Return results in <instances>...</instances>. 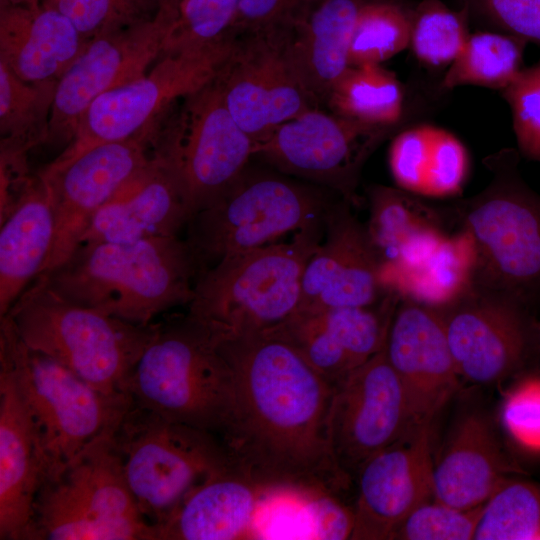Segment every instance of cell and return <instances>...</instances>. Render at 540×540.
I'll return each instance as SVG.
<instances>
[{
    "instance_id": "obj_1",
    "label": "cell",
    "mask_w": 540,
    "mask_h": 540,
    "mask_svg": "<svg viewBox=\"0 0 540 540\" xmlns=\"http://www.w3.org/2000/svg\"><path fill=\"white\" fill-rule=\"evenodd\" d=\"M219 348L233 372L234 408L223 443L236 468L268 491L339 497L350 481L329 444L334 386L271 335Z\"/></svg>"
},
{
    "instance_id": "obj_2",
    "label": "cell",
    "mask_w": 540,
    "mask_h": 540,
    "mask_svg": "<svg viewBox=\"0 0 540 540\" xmlns=\"http://www.w3.org/2000/svg\"><path fill=\"white\" fill-rule=\"evenodd\" d=\"M200 273L187 240L173 236L83 243L36 280L71 302L148 325L171 308L189 305Z\"/></svg>"
},
{
    "instance_id": "obj_3",
    "label": "cell",
    "mask_w": 540,
    "mask_h": 540,
    "mask_svg": "<svg viewBox=\"0 0 540 540\" xmlns=\"http://www.w3.org/2000/svg\"><path fill=\"white\" fill-rule=\"evenodd\" d=\"M320 222L275 242L223 257L197 278L187 314L219 343L263 334L298 309L304 268L320 244Z\"/></svg>"
},
{
    "instance_id": "obj_4",
    "label": "cell",
    "mask_w": 540,
    "mask_h": 540,
    "mask_svg": "<svg viewBox=\"0 0 540 540\" xmlns=\"http://www.w3.org/2000/svg\"><path fill=\"white\" fill-rule=\"evenodd\" d=\"M129 393L137 406L223 442L234 408L233 372L218 339L186 314L158 323Z\"/></svg>"
},
{
    "instance_id": "obj_5",
    "label": "cell",
    "mask_w": 540,
    "mask_h": 540,
    "mask_svg": "<svg viewBox=\"0 0 540 540\" xmlns=\"http://www.w3.org/2000/svg\"><path fill=\"white\" fill-rule=\"evenodd\" d=\"M8 316L22 341L106 396L132 399L130 378L158 323L140 325L71 302L35 280Z\"/></svg>"
},
{
    "instance_id": "obj_6",
    "label": "cell",
    "mask_w": 540,
    "mask_h": 540,
    "mask_svg": "<svg viewBox=\"0 0 540 540\" xmlns=\"http://www.w3.org/2000/svg\"><path fill=\"white\" fill-rule=\"evenodd\" d=\"M518 164L514 149L488 156L489 184L452 210L476 243L474 286L527 304L540 296V195Z\"/></svg>"
},
{
    "instance_id": "obj_7",
    "label": "cell",
    "mask_w": 540,
    "mask_h": 540,
    "mask_svg": "<svg viewBox=\"0 0 540 540\" xmlns=\"http://www.w3.org/2000/svg\"><path fill=\"white\" fill-rule=\"evenodd\" d=\"M0 362L12 373L32 419L44 482L57 479L87 445L116 428L133 403L106 396L62 364L30 349L8 316L0 317Z\"/></svg>"
},
{
    "instance_id": "obj_8",
    "label": "cell",
    "mask_w": 540,
    "mask_h": 540,
    "mask_svg": "<svg viewBox=\"0 0 540 540\" xmlns=\"http://www.w3.org/2000/svg\"><path fill=\"white\" fill-rule=\"evenodd\" d=\"M331 205L319 186L247 167L223 195L193 215L185 239L202 273L225 256L319 223Z\"/></svg>"
},
{
    "instance_id": "obj_9",
    "label": "cell",
    "mask_w": 540,
    "mask_h": 540,
    "mask_svg": "<svg viewBox=\"0 0 540 540\" xmlns=\"http://www.w3.org/2000/svg\"><path fill=\"white\" fill-rule=\"evenodd\" d=\"M116 428L87 445L57 479L41 485L34 508L37 540H155L154 526L127 485Z\"/></svg>"
},
{
    "instance_id": "obj_10",
    "label": "cell",
    "mask_w": 540,
    "mask_h": 540,
    "mask_svg": "<svg viewBox=\"0 0 540 540\" xmlns=\"http://www.w3.org/2000/svg\"><path fill=\"white\" fill-rule=\"evenodd\" d=\"M114 443L138 509L153 526L209 476L236 467L217 436L134 403L117 426Z\"/></svg>"
},
{
    "instance_id": "obj_11",
    "label": "cell",
    "mask_w": 540,
    "mask_h": 540,
    "mask_svg": "<svg viewBox=\"0 0 540 540\" xmlns=\"http://www.w3.org/2000/svg\"><path fill=\"white\" fill-rule=\"evenodd\" d=\"M153 155L177 177L193 215L223 195L254 158L256 143L229 112L212 80L150 124Z\"/></svg>"
},
{
    "instance_id": "obj_12",
    "label": "cell",
    "mask_w": 540,
    "mask_h": 540,
    "mask_svg": "<svg viewBox=\"0 0 540 540\" xmlns=\"http://www.w3.org/2000/svg\"><path fill=\"white\" fill-rule=\"evenodd\" d=\"M235 39L162 53L144 75L97 97L73 140L47 166H62L97 145L138 134L175 101L214 80Z\"/></svg>"
},
{
    "instance_id": "obj_13",
    "label": "cell",
    "mask_w": 540,
    "mask_h": 540,
    "mask_svg": "<svg viewBox=\"0 0 540 540\" xmlns=\"http://www.w3.org/2000/svg\"><path fill=\"white\" fill-rule=\"evenodd\" d=\"M396 126L363 123L309 109L256 145L254 157L284 174L309 180L356 201L361 169Z\"/></svg>"
},
{
    "instance_id": "obj_14",
    "label": "cell",
    "mask_w": 540,
    "mask_h": 540,
    "mask_svg": "<svg viewBox=\"0 0 540 540\" xmlns=\"http://www.w3.org/2000/svg\"><path fill=\"white\" fill-rule=\"evenodd\" d=\"M173 20L159 8L149 20L89 41L58 81L46 144L65 149L97 97L144 75L162 55Z\"/></svg>"
},
{
    "instance_id": "obj_15",
    "label": "cell",
    "mask_w": 540,
    "mask_h": 540,
    "mask_svg": "<svg viewBox=\"0 0 540 540\" xmlns=\"http://www.w3.org/2000/svg\"><path fill=\"white\" fill-rule=\"evenodd\" d=\"M413 425L384 347L334 387L328 434L333 459L351 481L362 465Z\"/></svg>"
},
{
    "instance_id": "obj_16",
    "label": "cell",
    "mask_w": 540,
    "mask_h": 540,
    "mask_svg": "<svg viewBox=\"0 0 540 540\" xmlns=\"http://www.w3.org/2000/svg\"><path fill=\"white\" fill-rule=\"evenodd\" d=\"M152 159L147 126L130 138L97 145L62 166H45L39 172L53 196L55 235L38 278L61 266L72 255L100 208Z\"/></svg>"
},
{
    "instance_id": "obj_17",
    "label": "cell",
    "mask_w": 540,
    "mask_h": 540,
    "mask_svg": "<svg viewBox=\"0 0 540 540\" xmlns=\"http://www.w3.org/2000/svg\"><path fill=\"white\" fill-rule=\"evenodd\" d=\"M215 82L229 112L256 145L279 125L317 108L289 63L276 29L236 35Z\"/></svg>"
},
{
    "instance_id": "obj_18",
    "label": "cell",
    "mask_w": 540,
    "mask_h": 540,
    "mask_svg": "<svg viewBox=\"0 0 540 540\" xmlns=\"http://www.w3.org/2000/svg\"><path fill=\"white\" fill-rule=\"evenodd\" d=\"M525 305L474 286L455 303L438 308L460 377L491 383L522 366L531 344Z\"/></svg>"
},
{
    "instance_id": "obj_19",
    "label": "cell",
    "mask_w": 540,
    "mask_h": 540,
    "mask_svg": "<svg viewBox=\"0 0 540 540\" xmlns=\"http://www.w3.org/2000/svg\"><path fill=\"white\" fill-rule=\"evenodd\" d=\"M432 424L413 425L359 469L350 539H390L412 511L433 500Z\"/></svg>"
},
{
    "instance_id": "obj_20",
    "label": "cell",
    "mask_w": 540,
    "mask_h": 540,
    "mask_svg": "<svg viewBox=\"0 0 540 540\" xmlns=\"http://www.w3.org/2000/svg\"><path fill=\"white\" fill-rule=\"evenodd\" d=\"M385 350L413 423H433L457 391L460 378L440 311L402 299L391 318Z\"/></svg>"
},
{
    "instance_id": "obj_21",
    "label": "cell",
    "mask_w": 540,
    "mask_h": 540,
    "mask_svg": "<svg viewBox=\"0 0 540 540\" xmlns=\"http://www.w3.org/2000/svg\"><path fill=\"white\" fill-rule=\"evenodd\" d=\"M323 222L326 238L304 268L297 311L373 306L385 291L379 279L381 260L366 226L345 200L332 204Z\"/></svg>"
},
{
    "instance_id": "obj_22",
    "label": "cell",
    "mask_w": 540,
    "mask_h": 540,
    "mask_svg": "<svg viewBox=\"0 0 540 540\" xmlns=\"http://www.w3.org/2000/svg\"><path fill=\"white\" fill-rule=\"evenodd\" d=\"M45 480L37 434L9 368L0 362V539L36 540L35 501Z\"/></svg>"
},
{
    "instance_id": "obj_23",
    "label": "cell",
    "mask_w": 540,
    "mask_h": 540,
    "mask_svg": "<svg viewBox=\"0 0 540 540\" xmlns=\"http://www.w3.org/2000/svg\"><path fill=\"white\" fill-rule=\"evenodd\" d=\"M192 217L177 177L153 155L151 163L100 208L80 244L180 236Z\"/></svg>"
},
{
    "instance_id": "obj_24",
    "label": "cell",
    "mask_w": 540,
    "mask_h": 540,
    "mask_svg": "<svg viewBox=\"0 0 540 540\" xmlns=\"http://www.w3.org/2000/svg\"><path fill=\"white\" fill-rule=\"evenodd\" d=\"M364 0H305L275 28L299 81L316 105L349 67L355 22Z\"/></svg>"
},
{
    "instance_id": "obj_25",
    "label": "cell",
    "mask_w": 540,
    "mask_h": 540,
    "mask_svg": "<svg viewBox=\"0 0 540 540\" xmlns=\"http://www.w3.org/2000/svg\"><path fill=\"white\" fill-rule=\"evenodd\" d=\"M272 491L236 467L219 471L193 488L154 526L155 540H233L256 536L255 522Z\"/></svg>"
},
{
    "instance_id": "obj_26",
    "label": "cell",
    "mask_w": 540,
    "mask_h": 540,
    "mask_svg": "<svg viewBox=\"0 0 540 540\" xmlns=\"http://www.w3.org/2000/svg\"><path fill=\"white\" fill-rule=\"evenodd\" d=\"M518 471L487 420L467 415L433 463V500L460 509L483 505Z\"/></svg>"
},
{
    "instance_id": "obj_27",
    "label": "cell",
    "mask_w": 540,
    "mask_h": 540,
    "mask_svg": "<svg viewBox=\"0 0 540 540\" xmlns=\"http://www.w3.org/2000/svg\"><path fill=\"white\" fill-rule=\"evenodd\" d=\"M88 42L53 8L0 4V62L24 81H59Z\"/></svg>"
},
{
    "instance_id": "obj_28",
    "label": "cell",
    "mask_w": 540,
    "mask_h": 540,
    "mask_svg": "<svg viewBox=\"0 0 540 540\" xmlns=\"http://www.w3.org/2000/svg\"><path fill=\"white\" fill-rule=\"evenodd\" d=\"M55 235L54 200L37 173L10 215L0 223V317L41 274Z\"/></svg>"
},
{
    "instance_id": "obj_29",
    "label": "cell",
    "mask_w": 540,
    "mask_h": 540,
    "mask_svg": "<svg viewBox=\"0 0 540 540\" xmlns=\"http://www.w3.org/2000/svg\"><path fill=\"white\" fill-rule=\"evenodd\" d=\"M477 248L463 228L445 236L425 257L413 264L382 263L380 284L386 293L432 308L449 306L474 287Z\"/></svg>"
},
{
    "instance_id": "obj_30",
    "label": "cell",
    "mask_w": 540,
    "mask_h": 540,
    "mask_svg": "<svg viewBox=\"0 0 540 540\" xmlns=\"http://www.w3.org/2000/svg\"><path fill=\"white\" fill-rule=\"evenodd\" d=\"M388 160L396 185L417 196L457 195L469 172V156L463 143L449 131L429 124L398 133Z\"/></svg>"
},
{
    "instance_id": "obj_31",
    "label": "cell",
    "mask_w": 540,
    "mask_h": 540,
    "mask_svg": "<svg viewBox=\"0 0 540 540\" xmlns=\"http://www.w3.org/2000/svg\"><path fill=\"white\" fill-rule=\"evenodd\" d=\"M399 187L373 185L368 190L366 230L381 264H413L446 236L439 211Z\"/></svg>"
},
{
    "instance_id": "obj_32",
    "label": "cell",
    "mask_w": 540,
    "mask_h": 540,
    "mask_svg": "<svg viewBox=\"0 0 540 540\" xmlns=\"http://www.w3.org/2000/svg\"><path fill=\"white\" fill-rule=\"evenodd\" d=\"M57 84L24 81L0 62V156L28 158L47 143Z\"/></svg>"
},
{
    "instance_id": "obj_33",
    "label": "cell",
    "mask_w": 540,
    "mask_h": 540,
    "mask_svg": "<svg viewBox=\"0 0 540 540\" xmlns=\"http://www.w3.org/2000/svg\"><path fill=\"white\" fill-rule=\"evenodd\" d=\"M325 104L348 119L397 126L403 113V91L395 74L381 64L349 66L329 91Z\"/></svg>"
},
{
    "instance_id": "obj_34",
    "label": "cell",
    "mask_w": 540,
    "mask_h": 540,
    "mask_svg": "<svg viewBox=\"0 0 540 540\" xmlns=\"http://www.w3.org/2000/svg\"><path fill=\"white\" fill-rule=\"evenodd\" d=\"M527 42L503 32L470 34L460 54L449 65L441 87L448 90L475 85L503 90L521 71Z\"/></svg>"
},
{
    "instance_id": "obj_35",
    "label": "cell",
    "mask_w": 540,
    "mask_h": 540,
    "mask_svg": "<svg viewBox=\"0 0 540 540\" xmlns=\"http://www.w3.org/2000/svg\"><path fill=\"white\" fill-rule=\"evenodd\" d=\"M414 7L398 0H364L349 50V66L381 64L410 46Z\"/></svg>"
},
{
    "instance_id": "obj_36",
    "label": "cell",
    "mask_w": 540,
    "mask_h": 540,
    "mask_svg": "<svg viewBox=\"0 0 540 540\" xmlns=\"http://www.w3.org/2000/svg\"><path fill=\"white\" fill-rule=\"evenodd\" d=\"M474 539L540 540V484L508 479L484 503Z\"/></svg>"
},
{
    "instance_id": "obj_37",
    "label": "cell",
    "mask_w": 540,
    "mask_h": 540,
    "mask_svg": "<svg viewBox=\"0 0 540 540\" xmlns=\"http://www.w3.org/2000/svg\"><path fill=\"white\" fill-rule=\"evenodd\" d=\"M468 8L453 10L441 0H422L412 18L410 47L417 59L430 66L450 65L468 37Z\"/></svg>"
},
{
    "instance_id": "obj_38",
    "label": "cell",
    "mask_w": 540,
    "mask_h": 540,
    "mask_svg": "<svg viewBox=\"0 0 540 540\" xmlns=\"http://www.w3.org/2000/svg\"><path fill=\"white\" fill-rule=\"evenodd\" d=\"M263 334L287 342L334 387L355 369L345 350L316 311H296Z\"/></svg>"
},
{
    "instance_id": "obj_39",
    "label": "cell",
    "mask_w": 540,
    "mask_h": 540,
    "mask_svg": "<svg viewBox=\"0 0 540 540\" xmlns=\"http://www.w3.org/2000/svg\"><path fill=\"white\" fill-rule=\"evenodd\" d=\"M240 0H181L164 52L201 48L221 42L232 32Z\"/></svg>"
},
{
    "instance_id": "obj_40",
    "label": "cell",
    "mask_w": 540,
    "mask_h": 540,
    "mask_svg": "<svg viewBox=\"0 0 540 540\" xmlns=\"http://www.w3.org/2000/svg\"><path fill=\"white\" fill-rule=\"evenodd\" d=\"M483 505L471 509H460L435 500L426 502L412 511L399 524L390 539H474Z\"/></svg>"
},
{
    "instance_id": "obj_41",
    "label": "cell",
    "mask_w": 540,
    "mask_h": 540,
    "mask_svg": "<svg viewBox=\"0 0 540 540\" xmlns=\"http://www.w3.org/2000/svg\"><path fill=\"white\" fill-rule=\"evenodd\" d=\"M501 91L512 113L520 153L540 162V61L522 68Z\"/></svg>"
},
{
    "instance_id": "obj_42",
    "label": "cell",
    "mask_w": 540,
    "mask_h": 540,
    "mask_svg": "<svg viewBox=\"0 0 540 540\" xmlns=\"http://www.w3.org/2000/svg\"><path fill=\"white\" fill-rule=\"evenodd\" d=\"M470 16L517 38L540 45V0H460Z\"/></svg>"
},
{
    "instance_id": "obj_43",
    "label": "cell",
    "mask_w": 540,
    "mask_h": 540,
    "mask_svg": "<svg viewBox=\"0 0 540 540\" xmlns=\"http://www.w3.org/2000/svg\"><path fill=\"white\" fill-rule=\"evenodd\" d=\"M42 5L68 18L87 41L143 22L119 0H42Z\"/></svg>"
},
{
    "instance_id": "obj_44",
    "label": "cell",
    "mask_w": 540,
    "mask_h": 540,
    "mask_svg": "<svg viewBox=\"0 0 540 540\" xmlns=\"http://www.w3.org/2000/svg\"><path fill=\"white\" fill-rule=\"evenodd\" d=\"M502 421L520 446L540 452V378H527L508 393Z\"/></svg>"
},
{
    "instance_id": "obj_45",
    "label": "cell",
    "mask_w": 540,
    "mask_h": 540,
    "mask_svg": "<svg viewBox=\"0 0 540 540\" xmlns=\"http://www.w3.org/2000/svg\"><path fill=\"white\" fill-rule=\"evenodd\" d=\"M306 509L311 520V536L318 539H350L354 526L353 507L339 497L317 495L308 497Z\"/></svg>"
},
{
    "instance_id": "obj_46",
    "label": "cell",
    "mask_w": 540,
    "mask_h": 540,
    "mask_svg": "<svg viewBox=\"0 0 540 540\" xmlns=\"http://www.w3.org/2000/svg\"><path fill=\"white\" fill-rule=\"evenodd\" d=\"M305 0H240L232 32L275 29L284 24Z\"/></svg>"
},
{
    "instance_id": "obj_47",
    "label": "cell",
    "mask_w": 540,
    "mask_h": 540,
    "mask_svg": "<svg viewBox=\"0 0 540 540\" xmlns=\"http://www.w3.org/2000/svg\"><path fill=\"white\" fill-rule=\"evenodd\" d=\"M0 4L39 9L42 6V0H0Z\"/></svg>"
},
{
    "instance_id": "obj_48",
    "label": "cell",
    "mask_w": 540,
    "mask_h": 540,
    "mask_svg": "<svg viewBox=\"0 0 540 540\" xmlns=\"http://www.w3.org/2000/svg\"><path fill=\"white\" fill-rule=\"evenodd\" d=\"M180 1L181 0H159V8L165 9L175 15Z\"/></svg>"
}]
</instances>
